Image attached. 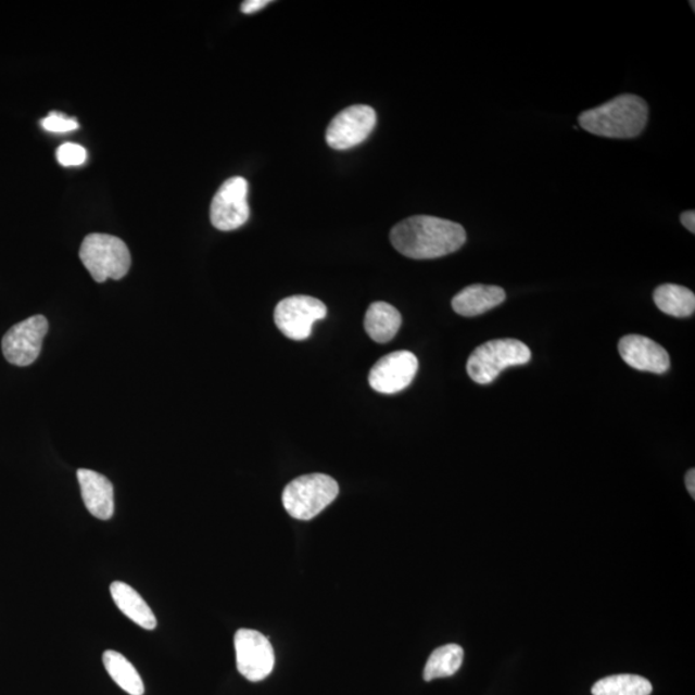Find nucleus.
I'll return each instance as SVG.
<instances>
[{
  "label": "nucleus",
  "instance_id": "f8f14e48",
  "mask_svg": "<svg viewBox=\"0 0 695 695\" xmlns=\"http://www.w3.org/2000/svg\"><path fill=\"white\" fill-rule=\"evenodd\" d=\"M626 364L639 371L665 374L669 371V353L652 339L643 336H626L618 344Z\"/></svg>",
  "mask_w": 695,
  "mask_h": 695
},
{
  "label": "nucleus",
  "instance_id": "b1692460",
  "mask_svg": "<svg viewBox=\"0 0 695 695\" xmlns=\"http://www.w3.org/2000/svg\"><path fill=\"white\" fill-rule=\"evenodd\" d=\"M681 224L691 231L695 233V213L694 211H687L680 215Z\"/></svg>",
  "mask_w": 695,
  "mask_h": 695
},
{
  "label": "nucleus",
  "instance_id": "0eeeda50",
  "mask_svg": "<svg viewBox=\"0 0 695 695\" xmlns=\"http://www.w3.org/2000/svg\"><path fill=\"white\" fill-rule=\"evenodd\" d=\"M328 315L326 305L316 298L294 295L283 299L275 309V323L285 337L293 340L309 338L313 325Z\"/></svg>",
  "mask_w": 695,
  "mask_h": 695
},
{
  "label": "nucleus",
  "instance_id": "2eb2a0df",
  "mask_svg": "<svg viewBox=\"0 0 695 695\" xmlns=\"http://www.w3.org/2000/svg\"><path fill=\"white\" fill-rule=\"evenodd\" d=\"M111 596L119 608L124 616H127L130 621H134L139 628L144 630L156 629V617L154 611L150 608L149 604L144 602L143 597L137 593V591L127 585V583L116 581L111 583L110 586Z\"/></svg>",
  "mask_w": 695,
  "mask_h": 695
},
{
  "label": "nucleus",
  "instance_id": "412c9836",
  "mask_svg": "<svg viewBox=\"0 0 695 695\" xmlns=\"http://www.w3.org/2000/svg\"><path fill=\"white\" fill-rule=\"evenodd\" d=\"M59 163L64 166H79L87 162V150L80 144L65 143L58 150Z\"/></svg>",
  "mask_w": 695,
  "mask_h": 695
},
{
  "label": "nucleus",
  "instance_id": "9b49d317",
  "mask_svg": "<svg viewBox=\"0 0 695 695\" xmlns=\"http://www.w3.org/2000/svg\"><path fill=\"white\" fill-rule=\"evenodd\" d=\"M419 370V361L414 353L400 351L380 358L368 375L374 391L382 394L402 392L412 384Z\"/></svg>",
  "mask_w": 695,
  "mask_h": 695
},
{
  "label": "nucleus",
  "instance_id": "a878e982",
  "mask_svg": "<svg viewBox=\"0 0 695 695\" xmlns=\"http://www.w3.org/2000/svg\"><path fill=\"white\" fill-rule=\"evenodd\" d=\"M694 4H695L694 2H691V5H692L693 11L695 10Z\"/></svg>",
  "mask_w": 695,
  "mask_h": 695
},
{
  "label": "nucleus",
  "instance_id": "f03ea898",
  "mask_svg": "<svg viewBox=\"0 0 695 695\" xmlns=\"http://www.w3.org/2000/svg\"><path fill=\"white\" fill-rule=\"evenodd\" d=\"M649 117L648 104L642 97L622 94L579 117L582 129L599 137L628 139L642 135Z\"/></svg>",
  "mask_w": 695,
  "mask_h": 695
},
{
  "label": "nucleus",
  "instance_id": "4468645a",
  "mask_svg": "<svg viewBox=\"0 0 695 695\" xmlns=\"http://www.w3.org/2000/svg\"><path fill=\"white\" fill-rule=\"evenodd\" d=\"M506 293L503 288L492 285H470L452 299V308L464 317L481 316L483 313L496 308L505 302Z\"/></svg>",
  "mask_w": 695,
  "mask_h": 695
},
{
  "label": "nucleus",
  "instance_id": "4be33fe9",
  "mask_svg": "<svg viewBox=\"0 0 695 695\" xmlns=\"http://www.w3.org/2000/svg\"><path fill=\"white\" fill-rule=\"evenodd\" d=\"M41 127L52 134H67L79 128L78 122L75 119H68V117L59 113H52L41 121Z\"/></svg>",
  "mask_w": 695,
  "mask_h": 695
},
{
  "label": "nucleus",
  "instance_id": "ddd939ff",
  "mask_svg": "<svg viewBox=\"0 0 695 695\" xmlns=\"http://www.w3.org/2000/svg\"><path fill=\"white\" fill-rule=\"evenodd\" d=\"M76 477H78L87 510L101 520L113 518L115 511L113 483L100 472L89 469H79Z\"/></svg>",
  "mask_w": 695,
  "mask_h": 695
},
{
  "label": "nucleus",
  "instance_id": "7ed1b4c3",
  "mask_svg": "<svg viewBox=\"0 0 695 695\" xmlns=\"http://www.w3.org/2000/svg\"><path fill=\"white\" fill-rule=\"evenodd\" d=\"M339 495V484L330 476L308 475L291 481L282 493V504L291 517L311 520Z\"/></svg>",
  "mask_w": 695,
  "mask_h": 695
},
{
  "label": "nucleus",
  "instance_id": "6e6552de",
  "mask_svg": "<svg viewBox=\"0 0 695 695\" xmlns=\"http://www.w3.org/2000/svg\"><path fill=\"white\" fill-rule=\"evenodd\" d=\"M48 329L50 326H48L47 318L41 315L33 316L12 326L2 340L5 359L20 367L34 364L39 357Z\"/></svg>",
  "mask_w": 695,
  "mask_h": 695
},
{
  "label": "nucleus",
  "instance_id": "423d86ee",
  "mask_svg": "<svg viewBox=\"0 0 695 695\" xmlns=\"http://www.w3.org/2000/svg\"><path fill=\"white\" fill-rule=\"evenodd\" d=\"M235 652L238 670L247 680L256 683L267 679L274 671V646L261 632L249 629L236 632Z\"/></svg>",
  "mask_w": 695,
  "mask_h": 695
},
{
  "label": "nucleus",
  "instance_id": "39448f33",
  "mask_svg": "<svg viewBox=\"0 0 695 695\" xmlns=\"http://www.w3.org/2000/svg\"><path fill=\"white\" fill-rule=\"evenodd\" d=\"M80 260L94 281L121 280L129 273L131 258L125 242L106 233L88 235L80 248Z\"/></svg>",
  "mask_w": 695,
  "mask_h": 695
},
{
  "label": "nucleus",
  "instance_id": "5701e85b",
  "mask_svg": "<svg viewBox=\"0 0 695 695\" xmlns=\"http://www.w3.org/2000/svg\"><path fill=\"white\" fill-rule=\"evenodd\" d=\"M269 0H247L241 4V11L245 13V15H253V13L258 12L269 4Z\"/></svg>",
  "mask_w": 695,
  "mask_h": 695
},
{
  "label": "nucleus",
  "instance_id": "a211bd4d",
  "mask_svg": "<svg viewBox=\"0 0 695 695\" xmlns=\"http://www.w3.org/2000/svg\"><path fill=\"white\" fill-rule=\"evenodd\" d=\"M103 665L117 686L129 695H143L144 684L136 667L122 653L106 650L103 653Z\"/></svg>",
  "mask_w": 695,
  "mask_h": 695
},
{
  "label": "nucleus",
  "instance_id": "1a4fd4ad",
  "mask_svg": "<svg viewBox=\"0 0 695 695\" xmlns=\"http://www.w3.org/2000/svg\"><path fill=\"white\" fill-rule=\"evenodd\" d=\"M248 180L233 177L226 180L212 201V225L219 231H233L245 225L250 217Z\"/></svg>",
  "mask_w": 695,
  "mask_h": 695
},
{
  "label": "nucleus",
  "instance_id": "f257e3e1",
  "mask_svg": "<svg viewBox=\"0 0 695 695\" xmlns=\"http://www.w3.org/2000/svg\"><path fill=\"white\" fill-rule=\"evenodd\" d=\"M393 247L412 260H435L457 252L467 241V232L456 222L415 215L394 226L391 232Z\"/></svg>",
  "mask_w": 695,
  "mask_h": 695
},
{
  "label": "nucleus",
  "instance_id": "393cba45",
  "mask_svg": "<svg viewBox=\"0 0 695 695\" xmlns=\"http://www.w3.org/2000/svg\"><path fill=\"white\" fill-rule=\"evenodd\" d=\"M685 484L687 492L691 493V496L695 498V470L691 469L686 472Z\"/></svg>",
  "mask_w": 695,
  "mask_h": 695
},
{
  "label": "nucleus",
  "instance_id": "6ab92c4d",
  "mask_svg": "<svg viewBox=\"0 0 695 695\" xmlns=\"http://www.w3.org/2000/svg\"><path fill=\"white\" fill-rule=\"evenodd\" d=\"M464 662V649L457 644H447L437 648L430 655L426 669H424V680L450 678L460 670Z\"/></svg>",
  "mask_w": 695,
  "mask_h": 695
},
{
  "label": "nucleus",
  "instance_id": "20e7f679",
  "mask_svg": "<svg viewBox=\"0 0 695 695\" xmlns=\"http://www.w3.org/2000/svg\"><path fill=\"white\" fill-rule=\"evenodd\" d=\"M531 357L530 348L519 340H491L470 354L467 370L472 381L486 386L495 381L505 368L526 365Z\"/></svg>",
  "mask_w": 695,
  "mask_h": 695
},
{
  "label": "nucleus",
  "instance_id": "f3484780",
  "mask_svg": "<svg viewBox=\"0 0 695 695\" xmlns=\"http://www.w3.org/2000/svg\"><path fill=\"white\" fill-rule=\"evenodd\" d=\"M659 311L672 317H690L695 311V295L692 290L675 283L660 285L653 294Z\"/></svg>",
  "mask_w": 695,
  "mask_h": 695
},
{
  "label": "nucleus",
  "instance_id": "9d476101",
  "mask_svg": "<svg viewBox=\"0 0 695 695\" xmlns=\"http://www.w3.org/2000/svg\"><path fill=\"white\" fill-rule=\"evenodd\" d=\"M375 125H377L375 110L366 104H354L333 117L326 130V142L333 150L356 148L371 135Z\"/></svg>",
  "mask_w": 695,
  "mask_h": 695
},
{
  "label": "nucleus",
  "instance_id": "aec40b11",
  "mask_svg": "<svg viewBox=\"0 0 695 695\" xmlns=\"http://www.w3.org/2000/svg\"><path fill=\"white\" fill-rule=\"evenodd\" d=\"M652 692L649 680L628 673L604 678L591 690L593 695H650Z\"/></svg>",
  "mask_w": 695,
  "mask_h": 695
},
{
  "label": "nucleus",
  "instance_id": "dca6fc26",
  "mask_svg": "<svg viewBox=\"0 0 695 695\" xmlns=\"http://www.w3.org/2000/svg\"><path fill=\"white\" fill-rule=\"evenodd\" d=\"M401 325V313L391 304L372 303L366 312L365 330L374 342L380 344L391 342L397 336Z\"/></svg>",
  "mask_w": 695,
  "mask_h": 695
}]
</instances>
